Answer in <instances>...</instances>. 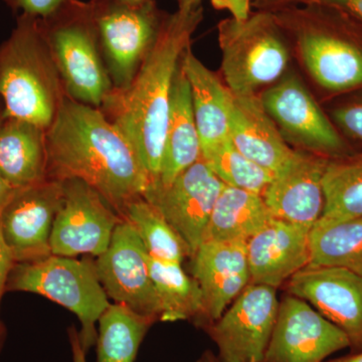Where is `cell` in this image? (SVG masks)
<instances>
[{"label":"cell","instance_id":"277c9868","mask_svg":"<svg viewBox=\"0 0 362 362\" xmlns=\"http://www.w3.org/2000/svg\"><path fill=\"white\" fill-rule=\"evenodd\" d=\"M65 94L40 18L18 14L11 37L0 45V99L6 118L47 129Z\"/></svg>","mask_w":362,"mask_h":362},{"label":"cell","instance_id":"8d00e7d4","mask_svg":"<svg viewBox=\"0 0 362 362\" xmlns=\"http://www.w3.org/2000/svg\"><path fill=\"white\" fill-rule=\"evenodd\" d=\"M349 13L356 16L362 21V0H351L350 4Z\"/></svg>","mask_w":362,"mask_h":362},{"label":"cell","instance_id":"30bf717a","mask_svg":"<svg viewBox=\"0 0 362 362\" xmlns=\"http://www.w3.org/2000/svg\"><path fill=\"white\" fill-rule=\"evenodd\" d=\"M64 182V201L54 218L52 255L77 258L101 256L122 221L99 192L80 180Z\"/></svg>","mask_w":362,"mask_h":362},{"label":"cell","instance_id":"f1b7e54d","mask_svg":"<svg viewBox=\"0 0 362 362\" xmlns=\"http://www.w3.org/2000/svg\"><path fill=\"white\" fill-rule=\"evenodd\" d=\"M122 218L135 228L152 258L180 265L185 259L190 258L189 250L180 235L144 197L127 204Z\"/></svg>","mask_w":362,"mask_h":362},{"label":"cell","instance_id":"ab89813d","mask_svg":"<svg viewBox=\"0 0 362 362\" xmlns=\"http://www.w3.org/2000/svg\"><path fill=\"white\" fill-rule=\"evenodd\" d=\"M7 337V331L6 325L0 321V352L4 349V343H6Z\"/></svg>","mask_w":362,"mask_h":362},{"label":"cell","instance_id":"d4e9b609","mask_svg":"<svg viewBox=\"0 0 362 362\" xmlns=\"http://www.w3.org/2000/svg\"><path fill=\"white\" fill-rule=\"evenodd\" d=\"M310 265L338 267L362 276V216L319 220L310 230Z\"/></svg>","mask_w":362,"mask_h":362},{"label":"cell","instance_id":"7bdbcfd3","mask_svg":"<svg viewBox=\"0 0 362 362\" xmlns=\"http://www.w3.org/2000/svg\"><path fill=\"white\" fill-rule=\"evenodd\" d=\"M177 4H194V2H202V0H176Z\"/></svg>","mask_w":362,"mask_h":362},{"label":"cell","instance_id":"484cf974","mask_svg":"<svg viewBox=\"0 0 362 362\" xmlns=\"http://www.w3.org/2000/svg\"><path fill=\"white\" fill-rule=\"evenodd\" d=\"M148 266L160 307L159 320L176 322L204 317L201 287L180 264L159 261L148 254Z\"/></svg>","mask_w":362,"mask_h":362},{"label":"cell","instance_id":"9c48e42d","mask_svg":"<svg viewBox=\"0 0 362 362\" xmlns=\"http://www.w3.org/2000/svg\"><path fill=\"white\" fill-rule=\"evenodd\" d=\"M89 2L113 89H124L156 42L166 13L154 0L135 6L117 0Z\"/></svg>","mask_w":362,"mask_h":362},{"label":"cell","instance_id":"60d3db41","mask_svg":"<svg viewBox=\"0 0 362 362\" xmlns=\"http://www.w3.org/2000/svg\"><path fill=\"white\" fill-rule=\"evenodd\" d=\"M117 1L122 2V4H131V6H135V4H141L144 2L148 1V0H117Z\"/></svg>","mask_w":362,"mask_h":362},{"label":"cell","instance_id":"5bb4252c","mask_svg":"<svg viewBox=\"0 0 362 362\" xmlns=\"http://www.w3.org/2000/svg\"><path fill=\"white\" fill-rule=\"evenodd\" d=\"M350 347L349 337L310 304L283 298L263 362H324Z\"/></svg>","mask_w":362,"mask_h":362},{"label":"cell","instance_id":"b9f144b4","mask_svg":"<svg viewBox=\"0 0 362 362\" xmlns=\"http://www.w3.org/2000/svg\"><path fill=\"white\" fill-rule=\"evenodd\" d=\"M6 118V111H4V103H2L1 99H0V125L4 122V119Z\"/></svg>","mask_w":362,"mask_h":362},{"label":"cell","instance_id":"1f68e13d","mask_svg":"<svg viewBox=\"0 0 362 362\" xmlns=\"http://www.w3.org/2000/svg\"><path fill=\"white\" fill-rule=\"evenodd\" d=\"M9 8L18 14H28L35 18H47L54 13L64 0H2Z\"/></svg>","mask_w":362,"mask_h":362},{"label":"cell","instance_id":"4dcf8cb0","mask_svg":"<svg viewBox=\"0 0 362 362\" xmlns=\"http://www.w3.org/2000/svg\"><path fill=\"white\" fill-rule=\"evenodd\" d=\"M328 116L350 142L362 146V90L329 102Z\"/></svg>","mask_w":362,"mask_h":362},{"label":"cell","instance_id":"d590c367","mask_svg":"<svg viewBox=\"0 0 362 362\" xmlns=\"http://www.w3.org/2000/svg\"><path fill=\"white\" fill-rule=\"evenodd\" d=\"M20 188H16L0 173V216Z\"/></svg>","mask_w":362,"mask_h":362},{"label":"cell","instance_id":"44dd1931","mask_svg":"<svg viewBox=\"0 0 362 362\" xmlns=\"http://www.w3.org/2000/svg\"><path fill=\"white\" fill-rule=\"evenodd\" d=\"M201 158V139L195 123L189 83L180 62L171 92L160 173L158 180L152 183L170 185Z\"/></svg>","mask_w":362,"mask_h":362},{"label":"cell","instance_id":"603a6c76","mask_svg":"<svg viewBox=\"0 0 362 362\" xmlns=\"http://www.w3.org/2000/svg\"><path fill=\"white\" fill-rule=\"evenodd\" d=\"M0 173L16 188L47 180L45 128L21 119H4L0 125Z\"/></svg>","mask_w":362,"mask_h":362},{"label":"cell","instance_id":"2e32d148","mask_svg":"<svg viewBox=\"0 0 362 362\" xmlns=\"http://www.w3.org/2000/svg\"><path fill=\"white\" fill-rule=\"evenodd\" d=\"M288 293L310 304L362 351V276L338 267L308 266L287 282Z\"/></svg>","mask_w":362,"mask_h":362},{"label":"cell","instance_id":"ffe728a7","mask_svg":"<svg viewBox=\"0 0 362 362\" xmlns=\"http://www.w3.org/2000/svg\"><path fill=\"white\" fill-rule=\"evenodd\" d=\"M230 138L250 160L273 173L284 164L294 150L283 139L259 95H233Z\"/></svg>","mask_w":362,"mask_h":362},{"label":"cell","instance_id":"3957f363","mask_svg":"<svg viewBox=\"0 0 362 362\" xmlns=\"http://www.w3.org/2000/svg\"><path fill=\"white\" fill-rule=\"evenodd\" d=\"M311 81L319 101L362 90V21L338 7L289 6L272 11Z\"/></svg>","mask_w":362,"mask_h":362},{"label":"cell","instance_id":"74e56055","mask_svg":"<svg viewBox=\"0 0 362 362\" xmlns=\"http://www.w3.org/2000/svg\"><path fill=\"white\" fill-rule=\"evenodd\" d=\"M326 362H362V351L357 352V354H352V356L339 357V358Z\"/></svg>","mask_w":362,"mask_h":362},{"label":"cell","instance_id":"7c38bea8","mask_svg":"<svg viewBox=\"0 0 362 362\" xmlns=\"http://www.w3.org/2000/svg\"><path fill=\"white\" fill-rule=\"evenodd\" d=\"M95 264L107 296L159 320L160 307L150 276L148 252L129 221L122 218L117 225L108 249Z\"/></svg>","mask_w":362,"mask_h":362},{"label":"cell","instance_id":"e575fe53","mask_svg":"<svg viewBox=\"0 0 362 362\" xmlns=\"http://www.w3.org/2000/svg\"><path fill=\"white\" fill-rule=\"evenodd\" d=\"M69 338H70L71 354H73L74 362H87V352L83 349L81 344L80 337H78V331L76 329L75 326H71L69 329Z\"/></svg>","mask_w":362,"mask_h":362},{"label":"cell","instance_id":"ba28073f","mask_svg":"<svg viewBox=\"0 0 362 362\" xmlns=\"http://www.w3.org/2000/svg\"><path fill=\"white\" fill-rule=\"evenodd\" d=\"M259 96L283 139L293 149L330 159L357 152L298 74L288 71Z\"/></svg>","mask_w":362,"mask_h":362},{"label":"cell","instance_id":"ac0fdd59","mask_svg":"<svg viewBox=\"0 0 362 362\" xmlns=\"http://www.w3.org/2000/svg\"><path fill=\"white\" fill-rule=\"evenodd\" d=\"M312 226L274 218L247 243L250 283L277 288L310 265Z\"/></svg>","mask_w":362,"mask_h":362},{"label":"cell","instance_id":"8fae6325","mask_svg":"<svg viewBox=\"0 0 362 362\" xmlns=\"http://www.w3.org/2000/svg\"><path fill=\"white\" fill-rule=\"evenodd\" d=\"M279 305L275 288L250 283L207 329L220 361L263 362Z\"/></svg>","mask_w":362,"mask_h":362},{"label":"cell","instance_id":"cb8c5ba5","mask_svg":"<svg viewBox=\"0 0 362 362\" xmlns=\"http://www.w3.org/2000/svg\"><path fill=\"white\" fill-rule=\"evenodd\" d=\"M273 218L261 194L225 185L214 204L202 243H247Z\"/></svg>","mask_w":362,"mask_h":362},{"label":"cell","instance_id":"7a4b0ae2","mask_svg":"<svg viewBox=\"0 0 362 362\" xmlns=\"http://www.w3.org/2000/svg\"><path fill=\"white\" fill-rule=\"evenodd\" d=\"M202 18V2L178 4L166 13L132 82L112 90L99 108L132 145L151 183L160 173L175 76Z\"/></svg>","mask_w":362,"mask_h":362},{"label":"cell","instance_id":"836d02e7","mask_svg":"<svg viewBox=\"0 0 362 362\" xmlns=\"http://www.w3.org/2000/svg\"><path fill=\"white\" fill-rule=\"evenodd\" d=\"M216 9L228 11L230 18L244 21L252 13V0H211Z\"/></svg>","mask_w":362,"mask_h":362},{"label":"cell","instance_id":"9a60e30c","mask_svg":"<svg viewBox=\"0 0 362 362\" xmlns=\"http://www.w3.org/2000/svg\"><path fill=\"white\" fill-rule=\"evenodd\" d=\"M64 201L63 181L20 188L0 216V230L16 264L51 256L54 218Z\"/></svg>","mask_w":362,"mask_h":362},{"label":"cell","instance_id":"f546056e","mask_svg":"<svg viewBox=\"0 0 362 362\" xmlns=\"http://www.w3.org/2000/svg\"><path fill=\"white\" fill-rule=\"evenodd\" d=\"M202 159L226 187L263 194L274 173L250 160L230 138L202 148Z\"/></svg>","mask_w":362,"mask_h":362},{"label":"cell","instance_id":"d6986e66","mask_svg":"<svg viewBox=\"0 0 362 362\" xmlns=\"http://www.w3.org/2000/svg\"><path fill=\"white\" fill-rule=\"evenodd\" d=\"M192 259V277L204 297V317L211 323L251 282L247 243L204 242Z\"/></svg>","mask_w":362,"mask_h":362},{"label":"cell","instance_id":"83f0119b","mask_svg":"<svg viewBox=\"0 0 362 362\" xmlns=\"http://www.w3.org/2000/svg\"><path fill=\"white\" fill-rule=\"evenodd\" d=\"M320 220L339 221L362 216V152L331 158L323 177Z\"/></svg>","mask_w":362,"mask_h":362},{"label":"cell","instance_id":"4fadbf2b","mask_svg":"<svg viewBox=\"0 0 362 362\" xmlns=\"http://www.w3.org/2000/svg\"><path fill=\"white\" fill-rule=\"evenodd\" d=\"M223 187L201 158L170 185L151 183L143 197L175 228L192 258L202 244L214 204Z\"/></svg>","mask_w":362,"mask_h":362},{"label":"cell","instance_id":"f35d334b","mask_svg":"<svg viewBox=\"0 0 362 362\" xmlns=\"http://www.w3.org/2000/svg\"><path fill=\"white\" fill-rule=\"evenodd\" d=\"M197 362H221L218 356H214L213 352L206 351L201 356ZM255 362V361H252Z\"/></svg>","mask_w":362,"mask_h":362},{"label":"cell","instance_id":"5b68a950","mask_svg":"<svg viewBox=\"0 0 362 362\" xmlns=\"http://www.w3.org/2000/svg\"><path fill=\"white\" fill-rule=\"evenodd\" d=\"M221 80L235 96L259 95L285 75L291 45L272 11L244 21L228 18L218 25Z\"/></svg>","mask_w":362,"mask_h":362},{"label":"cell","instance_id":"e0dca14e","mask_svg":"<svg viewBox=\"0 0 362 362\" xmlns=\"http://www.w3.org/2000/svg\"><path fill=\"white\" fill-rule=\"evenodd\" d=\"M329 159L293 150L262 194L274 218L308 226L320 220L325 204L323 177Z\"/></svg>","mask_w":362,"mask_h":362},{"label":"cell","instance_id":"8992f818","mask_svg":"<svg viewBox=\"0 0 362 362\" xmlns=\"http://www.w3.org/2000/svg\"><path fill=\"white\" fill-rule=\"evenodd\" d=\"M40 25L66 94L100 108L113 84L105 66L90 2L64 0L54 13L40 18Z\"/></svg>","mask_w":362,"mask_h":362},{"label":"cell","instance_id":"4316f807","mask_svg":"<svg viewBox=\"0 0 362 362\" xmlns=\"http://www.w3.org/2000/svg\"><path fill=\"white\" fill-rule=\"evenodd\" d=\"M156 321L125 305L110 304L98 321L97 362H134L147 331Z\"/></svg>","mask_w":362,"mask_h":362},{"label":"cell","instance_id":"d6a6232c","mask_svg":"<svg viewBox=\"0 0 362 362\" xmlns=\"http://www.w3.org/2000/svg\"><path fill=\"white\" fill-rule=\"evenodd\" d=\"M16 265V262L13 252L9 249L0 230V302H1L2 295L6 290L7 281Z\"/></svg>","mask_w":362,"mask_h":362},{"label":"cell","instance_id":"7402d4cb","mask_svg":"<svg viewBox=\"0 0 362 362\" xmlns=\"http://www.w3.org/2000/svg\"><path fill=\"white\" fill-rule=\"evenodd\" d=\"M189 83L195 123L202 148L230 137V113L233 95L221 78L206 68L188 49L182 57Z\"/></svg>","mask_w":362,"mask_h":362},{"label":"cell","instance_id":"6da1fadb","mask_svg":"<svg viewBox=\"0 0 362 362\" xmlns=\"http://www.w3.org/2000/svg\"><path fill=\"white\" fill-rule=\"evenodd\" d=\"M45 142L47 180L84 181L121 218L151 183L132 145L103 112L66 94L45 129Z\"/></svg>","mask_w":362,"mask_h":362},{"label":"cell","instance_id":"52a82bcc","mask_svg":"<svg viewBox=\"0 0 362 362\" xmlns=\"http://www.w3.org/2000/svg\"><path fill=\"white\" fill-rule=\"evenodd\" d=\"M6 290L33 293L73 312L81 322V344L86 352L96 345V323L110 306L90 259L51 256L30 263L16 264Z\"/></svg>","mask_w":362,"mask_h":362}]
</instances>
